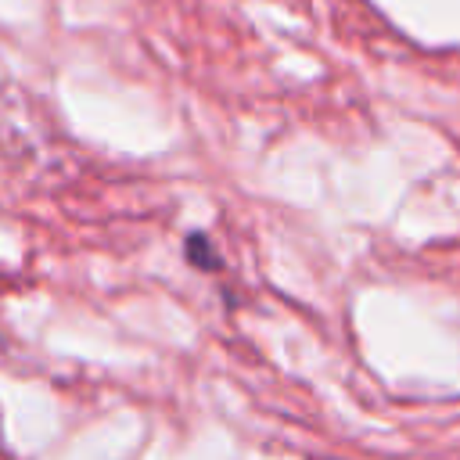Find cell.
Here are the masks:
<instances>
[{"mask_svg": "<svg viewBox=\"0 0 460 460\" xmlns=\"http://www.w3.org/2000/svg\"><path fill=\"white\" fill-rule=\"evenodd\" d=\"M183 255H187V262H190L194 270H205V273L223 270V255H219V248L212 244V237H208L205 230L187 234V241H183Z\"/></svg>", "mask_w": 460, "mask_h": 460, "instance_id": "cell-1", "label": "cell"}]
</instances>
